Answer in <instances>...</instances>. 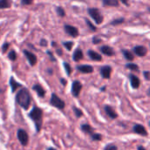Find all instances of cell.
I'll return each mask as SVG.
<instances>
[{"mask_svg":"<svg viewBox=\"0 0 150 150\" xmlns=\"http://www.w3.org/2000/svg\"><path fill=\"white\" fill-rule=\"evenodd\" d=\"M134 52L138 56H141V57H142V56H144V55L147 54L148 50H147V48H146L145 47H143V46H137V47H134Z\"/></svg>","mask_w":150,"mask_h":150,"instance_id":"9","label":"cell"},{"mask_svg":"<svg viewBox=\"0 0 150 150\" xmlns=\"http://www.w3.org/2000/svg\"><path fill=\"white\" fill-rule=\"evenodd\" d=\"M91 138L93 141H100L102 139V135L99 134H93L91 135Z\"/></svg>","mask_w":150,"mask_h":150,"instance_id":"30","label":"cell"},{"mask_svg":"<svg viewBox=\"0 0 150 150\" xmlns=\"http://www.w3.org/2000/svg\"><path fill=\"white\" fill-rule=\"evenodd\" d=\"M56 12H57L58 15L61 16V17H64V16H65V11H64V9H63L62 7H61V6H59V7L56 8Z\"/></svg>","mask_w":150,"mask_h":150,"instance_id":"26","label":"cell"},{"mask_svg":"<svg viewBox=\"0 0 150 150\" xmlns=\"http://www.w3.org/2000/svg\"><path fill=\"white\" fill-rule=\"evenodd\" d=\"M8 57H9V59L11 60V61H16V59H17V54H16V52H15L14 50L11 51V52L8 54Z\"/></svg>","mask_w":150,"mask_h":150,"instance_id":"25","label":"cell"},{"mask_svg":"<svg viewBox=\"0 0 150 150\" xmlns=\"http://www.w3.org/2000/svg\"><path fill=\"white\" fill-rule=\"evenodd\" d=\"M149 126H150V123H149Z\"/></svg>","mask_w":150,"mask_h":150,"instance_id":"47","label":"cell"},{"mask_svg":"<svg viewBox=\"0 0 150 150\" xmlns=\"http://www.w3.org/2000/svg\"><path fill=\"white\" fill-rule=\"evenodd\" d=\"M73 110H74V112H75V114H76V116L77 118L82 117V115H83V112H82L80 109H78V108H76V107H74V108H73Z\"/></svg>","mask_w":150,"mask_h":150,"instance_id":"29","label":"cell"},{"mask_svg":"<svg viewBox=\"0 0 150 150\" xmlns=\"http://www.w3.org/2000/svg\"><path fill=\"white\" fill-rule=\"evenodd\" d=\"M33 90L37 92V94H38L39 97H40V98H44L45 97L46 91H45V90L40 84H34L33 86Z\"/></svg>","mask_w":150,"mask_h":150,"instance_id":"14","label":"cell"},{"mask_svg":"<svg viewBox=\"0 0 150 150\" xmlns=\"http://www.w3.org/2000/svg\"><path fill=\"white\" fill-rule=\"evenodd\" d=\"M83 51L80 48H77L73 54V60L75 62H79L80 60L83 59Z\"/></svg>","mask_w":150,"mask_h":150,"instance_id":"18","label":"cell"},{"mask_svg":"<svg viewBox=\"0 0 150 150\" xmlns=\"http://www.w3.org/2000/svg\"><path fill=\"white\" fill-rule=\"evenodd\" d=\"M105 150H117V147L115 146V145H108L105 149Z\"/></svg>","mask_w":150,"mask_h":150,"instance_id":"35","label":"cell"},{"mask_svg":"<svg viewBox=\"0 0 150 150\" xmlns=\"http://www.w3.org/2000/svg\"><path fill=\"white\" fill-rule=\"evenodd\" d=\"M11 0H0V9H6L11 7Z\"/></svg>","mask_w":150,"mask_h":150,"instance_id":"21","label":"cell"},{"mask_svg":"<svg viewBox=\"0 0 150 150\" xmlns=\"http://www.w3.org/2000/svg\"><path fill=\"white\" fill-rule=\"evenodd\" d=\"M24 54H25L26 59L28 60L30 65L33 66V65L36 64V62H37V57H36V55L34 54H33V53H31V52H29L27 50H24Z\"/></svg>","mask_w":150,"mask_h":150,"instance_id":"8","label":"cell"},{"mask_svg":"<svg viewBox=\"0 0 150 150\" xmlns=\"http://www.w3.org/2000/svg\"><path fill=\"white\" fill-rule=\"evenodd\" d=\"M123 4H125L126 5H127L128 4V0H120Z\"/></svg>","mask_w":150,"mask_h":150,"instance_id":"40","label":"cell"},{"mask_svg":"<svg viewBox=\"0 0 150 150\" xmlns=\"http://www.w3.org/2000/svg\"><path fill=\"white\" fill-rule=\"evenodd\" d=\"M100 73L104 78H110L111 73H112V68L110 66H104L101 68Z\"/></svg>","mask_w":150,"mask_h":150,"instance_id":"10","label":"cell"},{"mask_svg":"<svg viewBox=\"0 0 150 150\" xmlns=\"http://www.w3.org/2000/svg\"><path fill=\"white\" fill-rule=\"evenodd\" d=\"M47 150H56V149H53V148H49Z\"/></svg>","mask_w":150,"mask_h":150,"instance_id":"44","label":"cell"},{"mask_svg":"<svg viewBox=\"0 0 150 150\" xmlns=\"http://www.w3.org/2000/svg\"><path fill=\"white\" fill-rule=\"evenodd\" d=\"M10 85H11V91H12L13 93L17 91L18 88L22 87V85H21L20 83H18L13 77H11V79H10Z\"/></svg>","mask_w":150,"mask_h":150,"instance_id":"19","label":"cell"},{"mask_svg":"<svg viewBox=\"0 0 150 150\" xmlns=\"http://www.w3.org/2000/svg\"><path fill=\"white\" fill-rule=\"evenodd\" d=\"M100 51L102 52V54L107 55V56H112L114 54V50L109 47V46H103L100 47Z\"/></svg>","mask_w":150,"mask_h":150,"instance_id":"12","label":"cell"},{"mask_svg":"<svg viewBox=\"0 0 150 150\" xmlns=\"http://www.w3.org/2000/svg\"><path fill=\"white\" fill-rule=\"evenodd\" d=\"M144 76L147 79H149V72H145L144 73Z\"/></svg>","mask_w":150,"mask_h":150,"instance_id":"39","label":"cell"},{"mask_svg":"<svg viewBox=\"0 0 150 150\" xmlns=\"http://www.w3.org/2000/svg\"><path fill=\"white\" fill-rule=\"evenodd\" d=\"M138 150H145V148L142 147V146H139L138 147Z\"/></svg>","mask_w":150,"mask_h":150,"instance_id":"42","label":"cell"},{"mask_svg":"<svg viewBox=\"0 0 150 150\" xmlns=\"http://www.w3.org/2000/svg\"><path fill=\"white\" fill-rule=\"evenodd\" d=\"M73 45H74V43H73L72 41H66V42H64V43H63V46H64V47L69 50V51H70V50L72 49Z\"/></svg>","mask_w":150,"mask_h":150,"instance_id":"27","label":"cell"},{"mask_svg":"<svg viewBox=\"0 0 150 150\" xmlns=\"http://www.w3.org/2000/svg\"><path fill=\"white\" fill-rule=\"evenodd\" d=\"M105 111L106 114H107L111 119H116V118L118 117L117 112H116L111 106H109V105H106V106L105 107Z\"/></svg>","mask_w":150,"mask_h":150,"instance_id":"17","label":"cell"},{"mask_svg":"<svg viewBox=\"0 0 150 150\" xmlns=\"http://www.w3.org/2000/svg\"><path fill=\"white\" fill-rule=\"evenodd\" d=\"M134 131L135 133H137L138 134H141V135L146 136L148 134V133L146 131V128L143 126H142V125H135L134 127Z\"/></svg>","mask_w":150,"mask_h":150,"instance_id":"13","label":"cell"},{"mask_svg":"<svg viewBox=\"0 0 150 150\" xmlns=\"http://www.w3.org/2000/svg\"><path fill=\"white\" fill-rule=\"evenodd\" d=\"M130 81H131V85H132V87L134 89H138L139 88L141 82H140V79L137 76H134V75H130Z\"/></svg>","mask_w":150,"mask_h":150,"instance_id":"16","label":"cell"},{"mask_svg":"<svg viewBox=\"0 0 150 150\" xmlns=\"http://www.w3.org/2000/svg\"><path fill=\"white\" fill-rule=\"evenodd\" d=\"M149 93H150V90H149Z\"/></svg>","mask_w":150,"mask_h":150,"instance_id":"46","label":"cell"},{"mask_svg":"<svg viewBox=\"0 0 150 150\" xmlns=\"http://www.w3.org/2000/svg\"><path fill=\"white\" fill-rule=\"evenodd\" d=\"M9 46H10V44L9 43H4V45H3V47H2V51H3V53H5L6 51H7V49L9 48Z\"/></svg>","mask_w":150,"mask_h":150,"instance_id":"33","label":"cell"},{"mask_svg":"<svg viewBox=\"0 0 150 150\" xmlns=\"http://www.w3.org/2000/svg\"><path fill=\"white\" fill-rule=\"evenodd\" d=\"M102 2L104 6H112V7L119 6L118 0H102Z\"/></svg>","mask_w":150,"mask_h":150,"instance_id":"20","label":"cell"},{"mask_svg":"<svg viewBox=\"0 0 150 150\" xmlns=\"http://www.w3.org/2000/svg\"><path fill=\"white\" fill-rule=\"evenodd\" d=\"M50 104L51 105L58 108L59 110H63L65 108V103L62 99H61L55 93H53L51 96L50 99Z\"/></svg>","mask_w":150,"mask_h":150,"instance_id":"3","label":"cell"},{"mask_svg":"<svg viewBox=\"0 0 150 150\" xmlns=\"http://www.w3.org/2000/svg\"><path fill=\"white\" fill-rule=\"evenodd\" d=\"M81 128H82V130H83L84 133H86V134H91L92 131H93V128H92L90 125H88V124L82 125Z\"/></svg>","mask_w":150,"mask_h":150,"instance_id":"22","label":"cell"},{"mask_svg":"<svg viewBox=\"0 0 150 150\" xmlns=\"http://www.w3.org/2000/svg\"><path fill=\"white\" fill-rule=\"evenodd\" d=\"M101 41V40L100 39H98V38H93V43H95V44H98V43H99Z\"/></svg>","mask_w":150,"mask_h":150,"instance_id":"37","label":"cell"},{"mask_svg":"<svg viewBox=\"0 0 150 150\" xmlns=\"http://www.w3.org/2000/svg\"><path fill=\"white\" fill-rule=\"evenodd\" d=\"M85 20H86V23H87V25H89L90 29H91L92 31H96V30H97V28L95 27V25H94L89 19H85Z\"/></svg>","mask_w":150,"mask_h":150,"instance_id":"31","label":"cell"},{"mask_svg":"<svg viewBox=\"0 0 150 150\" xmlns=\"http://www.w3.org/2000/svg\"><path fill=\"white\" fill-rule=\"evenodd\" d=\"M33 0H21V4L22 5H28L33 3Z\"/></svg>","mask_w":150,"mask_h":150,"instance_id":"34","label":"cell"},{"mask_svg":"<svg viewBox=\"0 0 150 150\" xmlns=\"http://www.w3.org/2000/svg\"><path fill=\"white\" fill-rule=\"evenodd\" d=\"M88 55H89V57H90L91 60H93V61L99 62V61L102 60V56H101L99 54H98L97 52L93 51V50H89V51H88Z\"/></svg>","mask_w":150,"mask_h":150,"instance_id":"15","label":"cell"},{"mask_svg":"<svg viewBox=\"0 0 150 150\" xmlns=\"http://www.w3.org/2000/svg\"><path fill=\"white\" fill-rule=\"evenodd\" d=\"M61 83H62V84H64V85H65V84H66V80H65V79H63V78H62V79H61Z\"/></svg>","mask_w":150,"mask_h":150,"instance_id":"41","label":"cell"},{"mask_svg":"<svg viewBox=\"0 0 150 150\" xmlns=\"http://www.w3.org/2000/svg\"><path fill=\"white\" fill-rule=\"evenodd\" d=\"M57 53H58V54H59V55H62V54L61 49H57Z\"/></svg>","mask_w":150,"mask_h":150,"instance_id":"43","label":"cell"},{"mask_svg":"<svg viewBox=\"0 0 150 150\" xmlns=\"http://www.w3.org/2000/svg\"><path fill=\"white\" fill-rule=\"evenodd\" d=\"M123 52V54H124V56H125V58L127 59V60H128V61H133L134 60V54L130 52V51H128V50H123L122 51Z\"/></svg>","mask_w":150,"mask_h":150,"instance_id":"23","label":"cell"},{"mask_svg":"<svg viewBox=\"0 0 150 150\" xmlns=\"http://www.w3.org/2000/svg\"><path fill=\"white\" fill-rule=\"evenodd\" d=\"M81 90H82V83L79 81H75L72 83V89H71V92H72L73 96L78 97Z\"/></svg>","mask_w":150,"mask_h":150,"instance_id":"6","label":"cell"},{"mask_svg":"<svg viewBox=\"0 0 150 150\" xmlns=\"http://www.w3.org/2000/svg\"><path fill=\"white\" fill-rule=\"evenodd\" d=\"M47 54L49 55V57H50V60H51L52 62H55V58L54 57V55H53L52 52H51V51H47Z\"/></svg>","mask_w":150,"mask_h":150,"instance_id":"36","label":"cell"},{"mask_svg":"<svg viewBox=\"0 0 150 150\" xmlns=\"http://www.w3.org/2000/svg\"><path fill=\"white\" fill-rule=\"evenodd\" d=\"M124 22V18H120V19H115V20H113L112 23H111V25H119V24H121V23H123Z\"/></svg>","mask_w":150,"mask_h":150,"instance_id":"32","label":"cell"},{"mask_svg":"<svg viewBox=\"0 0 150 150\" xmlns=\"http://www.w3.org/2000/svg\"><path fill=\"white\" fill-rule=\"evenodd\" d=\"M149 12H150V8H149Z\"/></svg>","mask_w":150,"mask_h":150,"instance_id":"45","label":"cell"},{"mask_svg":"<svg viewBox=\"0 0 150 150\" xmlns=\"http://www.w3.org/2000/svg\"><path fill=\"white\" fill-rule=\"evenodd\" d=\"M64 30H65V32H66L69 35H70V36H72V37H77L78 34H79L78 30H77L75 26H73V25H66L64 26Z\"/></svg>","mask_w":150,"mask_h":150,"instance_id":"7","label":"cell"},{"mask_svg":"<svg viewBox=\"0 0 150 150\" xmlns=\"http://www.w3.org/2000/svg\"><path fill=\"white\" fill-rule=\"evenodd\" d=\"M47 42L46 40L43 39V40H40V45H41V46H47Z\"/></svg>","mask_w":150,"mask_h":150,"instance_id":"38","label":"cell"},{"mask_svg":"<svg viewBox=\"0 0 150 150\" xmlns=\"http://www.w3.org/2000/svg\"><path fill=\"white\" fill-rule=\"evenodd\" d=\"M42 113H43L42 110L35 105V106H33V108L28 114L29 118L34 122L37 132L40 131V128L42 126Z\"/></svg>","mask_w":150,"mask_h":150,"instance_id":"2","label":"cell"},{"mask_svg":"<svg viewBox=\"0 0 150 150\" xmlns=\"http://www.w3.org/2000/svg\"><path fill=\"white\" fill-rule=\"evenodd\" d=\"M127 68L131 69V70H138L139 69V67L136 64H134V63H128L127 65Z\"/></svg>","mask_w":150,"mask_h":150,"instance_id":"28","label":"cell"},{"mask_svg":"<svg viewBox=\"0 0 150 150\" xmlns=\"http://www.w3.org/2000/svg\"><path fill=\"white\" fill-rule=\"evenodd\" d=\"M76 69L82 73H85V74L93 72V67L91 65H79L76 67Z\"/></svg>","mask_w":150,"mask_h":150,"instance_id":"11","label":"cell"},{"mask_svg":"<svg viewBox=\"0 0 150 150\" xmlns=\"http://www.w3.org/2000/svg\"><path fill=\"white\" fill-rule=\"evenodd\" d=\"M31 94L25 88H21V90L16 95V102L25 110H27L31 105Z\"/></svg>","mask_w":150,"mask_h":150,"instance_id":"1","label":"cell"},{"mask_svg":"<svg viewBox=\"0 0 150 150\" xmlns=\"http://www.w3.org/2000/svg\"><path fill=\"white\" fill-rule=\"evenodd\" d=\"M63 66H64V69H65V70H66L67 75H68V76H70V74H71V72H72V69H71L70 65H69V63H67V62H64V63H63Z\"/></svg>","mask_w":150,"mask_h":150,"instance_id":"24","label":"cell"},{"mask_svg":"<svg viewBox=\"0 0 150 150\" xmlns=\"http://www.w3.org/2000/svg\"><path fill=\"white\" fill-rule=\"evenodd\" d=\"M17 136H18V141H19V142L21 143L22 146H26L27 145L29 139H28V134L25 130L18 129V133H17Z\"/></svg>","mask_w":150,"mask_h":150,"instance_id":"5","label":"cell"},{"mask_svg":"<svg viewBox=\"0 0 150 150\" xmlns=\"http://www.w3.org/2000/svg\"><path fill=\"white\" fill-rule=\"evenodd\" d=\"M90 16L92 18V19L97 23V24H101L103 22V16L101 14V12L99 11V10L96 9V8H90L88 10Z\"/></svg>","mask_w":150,"mask_h":150,"instance_id":"4","label":"cell"}]
</instances>
